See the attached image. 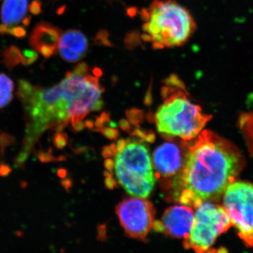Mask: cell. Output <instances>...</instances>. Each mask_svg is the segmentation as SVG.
<instances>
[{
	"label": "cell",
	"instance_id": "obj_1",
	"mask_svg": "<svg viewBox=\"0 0 253 253\" xmlns=\"http://www.w3.org/2000/svg\"><path fill=\"white\" fill-rule=\"evenodd\" d=\"M244 166L239 150L209 130L201 131L188 147L182 170L172 183L174 200L196 208L219 199Z\"/></svg>",
	"mask_w": 253,
	"mask_h": 253
},
{
	"label": "cell",
	"instance_id": "obj_2",
	"mask_svg": "<svg viewBox=\"0 0 253 253\" xmlns=\"http://www.w3.org/2000/svg\"><path fill=\"white\" fill-rule=\"evenodd\" d=\"M89 67L81 62L68 72L59 84L48 89L28 84L18 92L30 118L28 136L34 138L47 128H62L70 121L81 122L91 111L102 108L104 88L97 77L89 76Z\"/></svg>",
	"mask_w": 253,
	"mask_h": 253
},
{
	"label": "cell",
	"instance_id": "obj_3",
	"mask_svg": "<svg viewBox=\"0 0 253 253\" xmlns=\"http://www.w3.org/2000/svg\"><path fill=\"white\" fill-rule=\"evenodd\" d=\"M162 96L164 103L156 113V121L158 131L164 136L191 141L212 118L188 99L185 86H164Z\"/></svg>",
	"mask_w": 253,
	"mask_h": 253
},
{
	"label": "cell",
	"instance_id": "obj_4",
	"mask_svg": "<svg viewBox=\"0 0 253 253\" xmlns=\"http://www.w3.org/2000/svg\"><path fill=\"white\" fill-rule=\"evenodd\" d=\"M149 13L151 21L145 23L143 31L164 47L182 45L196 30L189 11L173 0L154 1Z\"/></svg>",
	"mask_w": 253,
	"mask_h": 253
},
{
	"label": "cell",
	"instance_id": "obj_5",
	"mask_svg": "<svg viewBox=\"0 0 253 253\" xmlns=\"http://www.w3.org/2000/svg\"><path fill=\"white\" fill-rule=\"evenodd\" d=\"M115 171L120 184L129 194L145 198L155 186L152 162L149 151L142 141L129 139L115 159Z\"/></svg>",
	"mask_w": 253,
	"mask_h": 253
},
{
	"label": "cell",
	"instance_id": "obj_6",
	"mask_svg": "<svg viewBox=\"0 0 253 253\" xmlns=\"http://www.w3.org/2000/svg\"><path fill=\"white\" fill-rule=\"evenodd\" d=\"M194 213V226L184 239L186 249L195 253H227L224 248L215 246L218 238L232 226L224 208L206 201L196 207Z\"/></svg>",
	"mask_w": 253,
	"mask_h": 253
},
{
	"label": "cell",
	"instance_id": "obj_7",
	"mask_svg": "<svg viewBox=\"0 0 253 253\" xmlns=\"http://www.w3.org/2000/svg\"><path fill=\"white\" fill-rule=\"evenodd\" d=\"M223 207L243 242L253 248V184L246 181L231 184L224 192Z\"/></svg>",
	"mask_w": 253,
	"mask_h": 253
},
{
	"label": "cell",
	"instance_id": "obj_8",
	"mask_svg": "<svg viewBox=\"0 0 253 253\" xmlns=\"http://www.w3.org/2000/svg\"><path fill=\"white\" fill-rule=\"evenodd\" d=\"M116 213L121 226L132 239L146 241L154 228L156 211L145 198H130L118 205Z\"/></svg>",
	"mask_w": 253,
	"mask_h": 253
},
{
	"label": "cell",
	"instance_id": "obj_9",
	"mask_svg": "<svg viewBox=\"0 0 253 253\" xmlns=\"http://www.w3.org/2000/svg\"><path fill=\"white\" fill-rule=\"evenodd\" d=\"M186 153L173 141H167L155 150L153 154L155 176L156 179L166 180L162 184L164 189H167L171 179L172 187V183L180 174L185 163Z\"/></svg>",
	"mask_w": 253,
	"mask_h": 253
},
{
	"label": "cell",
	"instance_id": "obj_10",
	"mask_svg": "<svg viewBox=\"0 0 253 253\" xmlns=\"http://www.w3.org/2000/svg\"><path fill=\"white\" fill-rule=\"evenodd\" d=\"M194 218L191 207L172 206L165 211L161 220L155 221L154 229L170 237L186 239L194 226Z\"/></svg>",
	"mask_w": 253,
	"mask_h": 253
},
{
	"label": "cell",
	"instance_id": "obj_11",
	"mask_svg": "<svg viewBox=\"0 0 253 253\" xmlns=\"http://www.w3.org/2000/svg\"><path fill=\"white\" fill-rule=\"evenodd\" d=\"M59 28L45 22L37 25L29 38V43L44 57L49 58L56 53L61 37Z\"/></svg>",
	"mask_w": 253,
	"mask_h": 253
},
{
	"label": "cell",
	"instance_id": "obj_12",
	"mask_svg": "<svg viewBox=\"0 0 253 253\" xmlns=\"http://www.w3.org/2000/svg\"><path fill=\"white\" fill-rule=\"evenodd\" d=\"M88 41L78 30H69L61 35L59 49L61 57L68 62H77L85 56Z\"/></svg>",
	"mask_w": 253,
	"mask_h": 253
},
{
	"label": "cell",
	"instance_id": "obj_13",
	"mask_svg": "<svg viewBox=\"0 0 253 253\" xmlns=\"http://www.w3.org/2000/svg\"><path fill=\"white\" fill-rule=\"evenodd\" d=\"M28 0H4L1 9V21L7 26L18 23L27 12Z\"/></svg>",
	"mask_w": 253,
	"mask_h": 253
},
{
	"label": "cell",
	"instance_id": "obj_14",
	"mask_svg": "<svg viewBox=\"0 0 253 253\" xmlns=\"http://www.w3.org/2000/svg\"><path fill=\"white\" fill-rule=\"evenodd\" d=\"M14 83L4 73H0V108L6 106L13 98Z\"/></svg>",
	"mask_w": 253,
	"mask_h": 253
},
{
	"label": "cell",
	"instance_id": "obj_15",
	"mask_svg": "<svg viewBox=\"0 0 253 253\" xmlns=\"http://www.w3.org/2000/svg\"><path fill=\"white\" fill-rule=\"evenodd\" d=\"M2 56V62L4 63L8 69L11 70L21 63L22 52L17 46L13 45L6 48L3 51Z\"/></svg>",
	"mask_w": 253,
	"mask_h": 253
},
{
	"label": "cell",
	"instance_id": "obj_16",
	"mask_svg": "<svg viewBox=\"0 0 253 253\" xmlns=\"http://www.w3.org/2000/svg\"><path fill=\"white\" fill-rule=\"evenodd\" d=\"M22 52V58H21V63L24 66H29L36 62L38 59V53L33 50L25 49Z\"/></svg>",
	"mask_w": 253,
	"mask_h": 253
},
{
	"label": "cell",
	"instance_id": "obj_17",
	"mask_svg": "<svg viewBox=\"0 0 253 253\" xmlns=\"http://www.w3.org/2000/svg\"><path fill=\"white\" fill-rule=\"evenodd\" d=\"M126 116L129 118V122L132 124H137L142 119V113L139 110L131 109L126 113Z\"/></svg>",
	"mask_w": 253,
	"mask_h": 253
},
{
	"label": "cell",
	"instance_id": "obj_18",
	"mask_svg": "<svg viewBox=\"0 0 253 253\" xmlns=\"http://www.w3.org/2000/svg\"><path fill=\"white\" fill-rule=\"evenodd\" d=\"M163 83H164L166 85L181 86V87L185 86L184 83H183L176 75H171L169 78L165 80Z\"/></svg>",
	"mask_w": 253,
	"mask_h": 253
},
{
	"label": "cell",
	"instance_id": "obj_19",
	"mask_svg": "<svg viewBox=\"0 0 253 253\" xmlns=\"http://www.w3.org/2000/svg\"><path fill=\"white\" fill-rule=\"evenodd\" d=\"M8 34L11 35L16 38H23L26 36V31L24 28L21 27V26L11 27L9 28Z\"/></svg>",
	"mask_w": 253,
	"mask_h": 253
},
{
	"label": "cell",
	"instance_id": "obj_20",
	"mask_svg": "<svg viewBox=\"0 0 253 253\" xmlns=\"http://www.w3.org/2000/svg\"><path fill=\"white\" fill-rule=\"evenodd\" d=\"M139 36L135 33H131L126 38V44L128 48H131V46L136 45V44H139Z\"/></svg>",
	"mask_w": 253,
	"mask_h": 253
},
{
	"label": "cell",
	"instance_id": "obj_21",
	"mask_svg": "<svg viewBox=\"0 0 253 253\" xmlns=\"http://www.w3.org/2000/svg\"><path fill=\"white\" fill-rule=\"evenodd\" d=\"M29 11L31 14L38 15L42 11V2L41 0H33L29 5Z\"/></svg>",
	"mask_w": 253,
	"mask_h": 253
},
{
	"label": "cell",
	"instance_id": "obj_22",
	"mask_svg": "<svg viewBox=\"0 0 253 253\" xmlns=\"http://www.w3.org/2000/svg\"><path fill=\"white\" fill-rule=\"evenodd\" d=\"M99 131L109 139H115L118 136V131L113 128H101Z\"/></svg>",
	"mask_w": 253,
	"mask_h": 253
},
{
	"label": "cell",
	"instance_id": "obj_23",
	"mask_svg": "<svg viewBox=\"0 0 253 253\" xmlns=\"http://www.w3.org/2000/svg\"><path fill=\"white\" fill-rule=\"evenodd\" d=\"M107 38V32L101 31L100 33H98L97 37H96V41H97V42H101V44H104V45L111 46V42H110Z\"/></svg>",
	"mask_w": 253,
	"mask_h": 253
},
{
	"label": "cell",
	"instance_id": "obj_24",
	"mask_svg": "<svg viewBox=\"0 0 253 253\" xmlns=\"http://www.w3.org/2000/svg\"><path fill=\"white\" fill-rule=\"evenodd\" d=\"M116 152H117V148H116V145H111V146H107V147L104 148L103 150V156L104 157L109 158L110 156L116 154Z\"/></svg>",
	"mask_w": 253,
	"mask_h": 253
},
{
	"label": "cell",
	"instance_id": "obj_25",
	"mask_svg": "<svg viewBox=\"0 0 253 253\" xmlns=\"http://www.w3.org/2000/svg\"><path fill=\"white\" fill-rule=\"evenodd\" d=\"M56 144L58 147L62 148L67 142V138H66V134H57L56 136Z\"/></svg>",
	"mask_w": 253,
	"mask_h": 253
},
{
	"label": "cell",
	"instance_id": "obj_26",
	"mask_svg": "<svg viewBox=\"0 0 253 253\" xmlns=\"http://www.w3.org/2000/svg\"><path fill=\"white\" fill-rule=\"evenodd\" d=\"M105 182H106V185L109 189H112L116 186V182L115 180H113L112 176H107Z\"/></svg>",
	"mask_w": 253,
	"mask_h": 253
},
{
	"label": "cell",
	"instance_id": "obj_27",
	"mask_svg": "<svg viewBox=\"0 0 253 253\" xmlns=\"http://www.w3.org/2000/svg\"><path fill=\"white\" fill-rule=\"evenodd\" d=\"M141 18H142L143 21H146L147 22L148 21L150 20V13L149 11H148L147 10L142 9L141 11Z\"/></svg>",
	"mask_w": 253,
	"mask_h": 253
},
{
	"label": "cell",
	"instance_id": "obj_28",
	"mask_svg": "<svg viewBox=\"0 0 253 253\" xmlns=\"http://www.w3.org/2000/svg\"><path fill=\"white\" fill-rule=\"evenodd\" d=\"M126 146V141L123 140V139H121V140L118 141L117 146V152H121L123 149H125Z\"/></svg>",
	"mask_w": 253,
	"mask_h": 253
},
{
	"label": "cell",
	"instance_id": "obj_29",
	"mask_svg": "<svg viewBox=\"0 0 253 253\" xmlns=\"http://www.w3.org/2000/svg\"><path fill=\"white\" fill-rule=\"evenodd\" d=\"M9 28V26L4 24V23L0 24V35L8 34Z\"/></svg>",
	"mask_w": 253,
	"mask_h": 253
},
{
	"label": "cell",
	"instance_id": "obj_30",
	"mask_svg": "<svg viewBox=\"0 0 253 253\" xmlns=\"http://www.w3.org/2000/svg\"><path fill=\"white\" fill-rule=\"evenodd\" d=\"M120 126L122 128L123 130H127V129H129V124L126 120H122V121L120 122Z\"/></svg>",
	"mask_w": 253,
	"mask_h": 253
},
{
	"label": "cell",
	"instance_id": "obj_31",
	"mask_svg": "<svg viewBox=\"0 0 253 253\" xmlns=\"http://www.w3.org/2000/svg\"><path fill=\"white\" fill-rule=\"evenodd\" d=\"M137 12V9L135 7H130L127 9V15L129 17H134Z\"/></svg>",
	"mask_w": 253,
	"mask_h": 253
},
{
	"label": "cell",
	"instance_id": "obj_32",
	"mask_svg": "<svg viewBox=\"0 0 253 253\" xmlns=\"http://www.w3.org/2000/svg\"><path fill=\"white\" fill-rule=\"evenodd\" d=\"M150 88H151V86H150ZM150 88L149 91H148L147 94H146V99H145V103H146V104L148 105H149L150 103H151V100H152V95H151V90Z\"/></svg>",
	"mask_w": 253,
	"mask_h": 253
},
{
	"label": "cell",
	"instance_id": "obj_33",
	"mask_svg": "<svg viewBox=\"0 0 253 253\" xmlns=\"http://www.w3.org/2000/svg\"><path fill=\"white\" fill-rule=\"evenodd\" d=\"M105 166L109 170H111L113 168V162L111 159H107L105 162Z\"/></svg>",
	"mask_w": 253,
	"mask_h": 253
},
{
	"label": "cell",
	"instance_id": "obj_34",
	"mask_svg": "<svg viewBox=\"0 0 253 253\" xmlns=\"http://www.w3.org/2000/svg\"><path fill=\"white\" fill-rule=\"evenodd\" d=\"M31 16H26V17H24V18H23L22 21L23 26H26V27H27V26H29L30 23H31Z\"/></svg>",
	"mask_w": 253,
	"mask_h": 253
},
{
	"label": "cell",
	"instance_id": "obj_35",
	"mask_svg": "<svg viewBox=\"0 0 253 253\" xmlns=\"http://www.w3.org/2000/svg\"><path fill=\"white\" fill-rule=\"evenodd\" d=\"M141 39L143 40V41L147 42H151L154 41V40H153L152 37L150 36L149 34L141 35Z\"/></svg>",
	"mask_w": 253,
	"mask_h": 253
},
{
	"label": "cell",
	"instance_id": "obj_36",
	"mask_svg": "<svg viewBox=\"0 0 253 253\" xmlns=\"http://www.w3.org/2000/svg\"><path fill=\"white\" fill-rule=\"evenodd\" d=\"M93 73H94V76H96V77H99V76H101V74H102L101 70L98 68H95L94 71H93Z\"/></svg>",
	"mask_w": 253,
	"mask_h": 253
},
{
	"label": "cell",
	"instance_id": "obj_37",
	"mask_svg": "<svg viewBox=\"0 0 253 253\" xmlns=\"http://www.w3.org/2000/svg\"><path fill=\"white\" fill-rule=\"evenodd\" d=\"M65 8H66V7H65V6H63V8L62 7L60 8V9L59 10H58V14H62L63 11H64Z\"/></svg>",
	"mask_w": 253,
	"mask_h": 253
}]
</instances>
